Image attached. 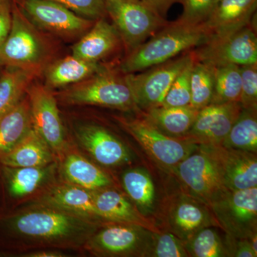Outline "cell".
Instances as JSON below:
<instances>
[{
  "label": "cell",
  "mask_w": 257,
  "mask_h": 257,
  "mask_svg": "<svg viewBox=\"0 0 257 257\" xmlns=\"http://www.w3.org/2000/svg\"><path fill=\"white\" fill-rule=\"evenodd\" d=\"M104 223L52 208L31 205L0 215V250L20 254L33 248H84Z\"/></svg>",
  "instance_id": "obj_1"
},
{
  "label": "cell",
  "mask_w": 257,
  "mask_h": 257,
  "mask_svg": "<svg viewBox=\"0 0 257 257\" xmlns=\"http://www.w3.org/2000/svg\"><path fill=\"white\" fill-rule=\"evenodd\" d=\"M202 25H192L176 21L167 24L149 41L128 52L120 66L124 74L137 73L175 58L193 47L209 41Z\"/></svg>",
  "instance_id": "obj_2"
},
{
  "label": "cell",
  "mask_w": 257,
  "mask_h": 257,
  "mask_svg": "<svg viewBox=\"0 0 257 257\" xmlns=\"http://www.w3.org/2000/svg\"><path fill=\"white\" fill-rule=\"evenodd\" d=\"M40 30L13 0L11 29L0 45V67L23 69L35 77L44 72L50 64L52 52Z\"/></svg>",
  "instance_id": "obj_3"
},
{
  "label": "cell",
  "mask_w": 257,
  "mask_h": 257,
  "mask_svg": "<svg viewBox=\"0 0 257 257\" xmlns=\"http://www.w3.org/2000/svg\"><path fill=\"white\" fill-rule=\"evenodd\" d=\"M183 192L210 207L229 192L215 145H198L197 148L172 171Z\"/></svg>",
  "instance_id": "obj_4"
},
{
  "label": "cell",
  "mask_w": 257,
  "mask_h": 257,
  "mask_svg": "<svg viewBox=\"0 0 257 257\" xmlns=\"http://www.w3.org/2000/svg\"><path fill=\"white\" fill-rule=\"evenodd\" d=\"M68 105H92L121 111L139 110L124 79L106 68L82 82L69 86L57 94Z\"/></svg>",
  "instance_id": "obj_5"
},
{
  "label": "cell",
  "mask_w": 257,
  "mask_h": 257,
  "mask_svg": "<svg viewBox=\"0 0 257 257\" xmlns=\"http://www.w3.org/2000/svg\"><path fill=\"white\" fill-rule=\"evenodd\" d=\"M152 234L139 225L109 221L98 228L84 248L96 256H148Z\"/></svg>",
  "instance_id": "obj_6"
},
{
  "label": "cell",
  "mask_w": 257,
  "mask_h": 257,
  "mask_svg": "<svg viewBox=\"0 0 257 257\" xmlns=\"http://www.w3.org/2000/svg\"><path fill=\"white\" fill-rule=\"evenodd\" d=\"M105 8L128 52L168 24L141 0H105Z\"/></svg>",
  "instance_id": "obj_7"
},
{
  "label": "cell",
  "mask_w": 257,
  "mask_h": 257,
  "mask_svg": "<svg viewBox=\"0 0 257 257\" xmlns=\"http://www.w3.org/2000/svg\"><path fill=\"white\" fill-rule=\"evenodd\" d=\"M195 59L194 52L154 66L140 74H124L134 100L140 111L162 105L169 89L182 69Z\"/></svg>",
  "instance_id": "obj_8"
},
{
  "label": "cell",
  "mask_w": 257,
  "mask_h": 257,
  "mask_svg": "<svg viewBox=\"0 0 257 257\" xmlns=\"http://www.w3.org/2000/svg\"><path fill=\"white\" fill-rule=\"evenodd\" d=\"M116 119L152 160L171 172L197 148V145L164 135L141 115L135 119L116 117Z\"/></svg>",
  "instance_id": "obj_9"
},
{
  "label": "cell",
  "mask_w": 257,
  "mask_h": 257,
  "mask_svg": "<svg viewBox=\"0 0 257 257\" xmlns=\"http://www.w3.org/2000/svg\"><path fill=\"white\" fill-rule=\"evenodd\" d=\"M209 209L226 236L250 239L257 235V187L229 191Z\"/></svg>",
  "instance_id": "obj_10"
},
{
  "label": "cell",
  "mask_w": 257,
  "mask_h": 257,
  "mask_svg": "<svg viewBox=\"0 0 257 257\" xmlns=\"http://www.w3.org/2000/svg\"><path fill=\"white\" fill-rule=\"evenodd\" d=\"M23 13L39 30L66 39L82 37L95 20L76 14L50 0H16Z\"/></svg>",
  "instance_id": "obj_11"
},
{
  "label": "cell",
  "mask_w": 257,
  "mask_h": 257,
  "mask_svg": "<svg viewBox=\"0 0 257 257\" xmlns=\"http://www.w3.org/2000/svg\"><path fill=\"white\" fill-rule=\"evenodd\" d=\"M161 216L167 231L184 243L204 228L219 227L210 209L184 192L165 201Z\"/></svg>",
  "instance_id": "obj_12"
},
{
  "label": "cell",
  "mask_w": 257,
  "mask_h": 257,
  "mask_svg": "<svg viewBox=\"0 0 257 257\" xmlns=\"http://www.w3.org/2000/svg\"><path fill=\"white\" fill-rule=\"evenodd\" d=\"M32 127L52 149L57 160L68 149L57 99L45 86L31 84L27 92Z\"/></svg>",
  "instance_id": "obj_13"
},
{
  "label": "cell",
  "mask_w": 257,
  "mask_h": 257,
  "mask_svg": "<svg viewBox=\"0 0 257 257\" xmlns=\"http://www.w3.org/2000/svg\"><path fill=\"white\" fill-rule=\"evenodd\" d=\"M250 25L232 35L199 47L194 51L196 60L213 67L257 64L256 34Z\"/></svg>",
  "instance_id": "obj_14"
},
{
  "label": "cell",
  "mask_w": 257,
  "mask_h": 257,
  "mask_svg": "<svg viewBox=\"0 0 257 257\" xmlns=\"http://www.w3.org/2000/svg\"><path fill=\"white\" fill-rule=\"evenodd\" d=\"M242 109L239 102L209 104L199 110L182 140L194 145H221Z\"/></svg>",
  "instance_id": "obj_15"
},
{
  "label": "cell",
  "mask_w": 257,
  "mask_h": 257,
  "mask_svg": "<svg viewBox=\"0 0 257 257\" xmlns=\"http://www.w3.org/2000/svg\"><path fill=\"white\" fill-rule=\"evenodd\" d=\"M31 205L52 208L99 222H106L96 210L92 192L64 181H55L51 184L37 194L36 199L32 201Z\"/></svg>",
  "instance_id": "obj_16"
},
{
  "label": "cell",
  "mask_w": 257,
  "mask_h": 257,
  "mask_svg": "<svg viewBox=\"0 0 257 257\" xmlns=\"http://www.w3.org/2000/svg\"><path fill=\"white\" fill-rule=\"evenodd\" d=\"M75 136L81 147L104 167H118L131 160L127 147L103 126L81 125L76 130Z\"/></svg>",
  "instance_id": "obj_17"
},
{
  "label": "cell",
  "mask_w": 257,
  "mask_h": 257,
  "mask_svg": "<svg viewBox=\"0 0 257 257\" xmlns=\"http://www.w3.org/2000/svg\"><path fill=\"white\" fill-rule=\"evenodd\" d=\"M57 162L42 167H11L0 165V174L7 195L13 200L38 194L55 182Z\"/></svg>",
  "instance_id": "obj_18"
},
{
  "label": "cell",
  "mask_w": 257,
  "mask_h": 257,
  "mask_svg": "<svg viewBox=\"0 0 257 257\" xmlns=\"http://www.w3.org/2000/svg\"><path fill=\"white\" fill-rule=\"evenodd\" d=\"M257 0H219L207 21L202 24L209 41L220 40L239 31L251 23Z\"/></svg>",
  "instance_id": "obj_19"
},
{
  "label": "cell",
  "mask_w": 257,
  "mask_h": 257,
  "mask_svg": "<svg viewBox=\"0 0 257 257\" xmlns=\"http://www.w3.org/2000/svg\"><path fill=\"white\" fill-rule=\"evenodd\" d=\"M96 210L106 222L139 225L157 232L158 226L150 217L143 215L130 198L112 187L92 192Z\"/></svg>",
  "instance_id": "obj_20"
},
{
  "label": "cell",
  "mask_w": 257,
  "mask_h": 257,
  "mask_svg": "<svg viewBox=\"0 0 257 257\" xmlns=\"http://www.w3.org/2000/svg\"><path fill=\"white\" fill-rule=\"evenodd\" d=\"M62 181L94 192L112 187L113 181L104 171L69 148L57 160Z\"/></svg>",
  "instance_id": "obj_21"
},
{
  "label": "cell",
  "mask_w": 257,
  "mask_h": 257,
  "mask_svg": "<svg viewBox=\"0 0 257 257\" xmlns=\"http://www.w3.org/2000/svg\"><path fill=\"white\" fill-rule=\"evenodd\" d=\"M215 146L226 188L237 191L257 187L256 153Z\"/></svg>",
  "instance_id": "obj_22"
},
{
  "label": "cell",
  "mask_w": 257,
  "mask_h": 257,
  "mask_svg": "<svg viewBox=\"0 0 257 257\" xmlns=\"http://www.w3.org/2000/svg\"><path fill=\"white\" fill-rule=\"evenodd\" d=\"M121 37L114 25L104 18L95 20L90 30L72 46V55L88 62H99L119 44Z\"/></svg>",
  "instance_id": "obj_23"
},
{
  "label": "cell",
  "mask_w": 257,
  "mask_h": 257,
  "mask_svg": "<svg viewBox=\"0 0 257 257\" xmlns=\"http://www.w3.org/2000/svg\"><path fill=\"white\" fill-rule=\"evenodd\" d=\"M104 69L99 62H88L72 55L67 56L47 66L44 71L45 86L50 89L69 87Z\"/></svg>",
  "instance_id": "obj_24"
},
{
  "label": "cell",
  "mask_w": 257,
  "mask_h": 257,
  "mask_svg": "<svg viewBox=\"0 0 257 257\" xmlns=\"http://www.w3.org/2000/svg\"><path fill=\"white\" fill-rule=\"evenodd\" d=\"M199 111L190 105L178 107L158 106L140 113L164 135L182 140L192 128Z\"/></svg>",
  "instance_id": "obj_25"
},
{
  "label": "cell",
  "mask_w": 257,
  "mask_h": 257,
  "mask_svg": "<svg viewBox=\"0 0 257 257\" xmlns=\"http://www.w3.org/2000/svg\"><path fill=\"white\" fill-rule=\"evenodd\" d=\"M32 128L26 94L13 109L0 116V160L14 150Z\"/></svg>",
  "instance_id": "obj_26"
},
{
  "label": "cell",
  "mask_w": 257,
  "mask_h": 257,
  "mask_svg": "<svg viewBox=\"0 0 257 257\" xmlns=\"http://www.w3.org/2000/svg\"><path fill=\"white\" fill-rule=\"evenodd\" d=\"M57 162L48 144L32 128L14 150L0 160V165L11 167H42Z\"/></svg>",
  "instance_id": "obj_27"
},
{
  "label": "cell",
  "mask_w": 257,
  "mask_h": 257,
  "mask_svg": "<svg viewBox=\"0 0 257 257\" xmlns=\"http://www.w3.org/2000/svg\"><path fill=\"white\" fill-rule=\"evenodd\" d=\"M123 188L143 215L149 217L155 209L156 194L151 176L142 168L125 171L121 176Z\"/></svg>",
  "instance_id": "obj_28"
},
{
  "label": "cell",
  "mask_w": 257,
  "mask_h": 257,
  "mask_svg": "<svg viewBox=\"0 0 257 257\" xmlns=\"http://www.w3.org/2000/svg\"><path fill=\"white\" fill-rule=\"evenodd\" d=\"M35 76L15 67H6L0 74V116L25 97Z\"/></svg>",
  "instance_id": "obj_29"
},
{
  "label": "cell",
  "mask_w": 257,
  "mask_h": 257,
  "mask_svg": "<svg viewBox=\"0 0 257 257\" xmlns=\"http://www.w3.org/2000/svg\"><path fill=\"white\" fill-rule=\"evenodd\" d=\"M257 109L242 108L221 146L256 153Z\"/></svg>",
  "instance_id": "obj_30"
},
{
  "label": "cell",
  "mask_w": 257,
  "mask_h": 257,
  "mask_svg": "<svg viewBox=\"0 0 257 257\" xmlns=\"http://www.w3.org/2000/svg\"><path fill=\"white\" fill-rule=\"evenodd\" d=\"M214 92L210 104L239 102L241 78L240 66L214 67Z\"/></svg>",
  "instance_id": "obj_31"
},
{
  "label": "cell",
  "mask_w": 257,
  "mask_h": 257,
  "mask_svg": "<svg viewBox=\"0 0 257 257\" xmlns=\"http://www.w3.org/2000/svg\"><path fill=\"white\" fill-rule=\"evenodd\" d=\"M214 67L194 60L190 76V106L202 109L210 104L214 92Z\"/></svg>",
  "instance_id": "obj_32"
},
{
  "label": "cell",
  "mask_w": 257,
  "mask_h": 257,
  "mask_svg": "<svg viewBox=\"0 0 257 257\" xmlns=\"http://www.w3.org/2000/svg\"><path fill=\"white\" fill-rule=\"evenodd\" d=\"M184 243L189 256H229L224 241L213 226L201 229Z\"/></svg>",
  "instance_id": "obj_33"
},
{
  "label": "cell",
  "mask_w": 257,
  "mask_h": 257,
  "mask_svg": "<svg viewBox=\"0 0 257 257\" xmlns=\"http://www.w3.org/2000/svg\"><path fill=\"white\" fill-rule=\"evenodd\" d=\"M194 60L195 59L189 62L177 76L161 106L178 107L190 105V76Z\"/></svg>",
  "instance_id": "obj_34"
},
{
  "label": "cell",
  "mask_w": 257,
  "mask_h": 257,
  "mask_svg": "<svg viewBox=\"0 0 257 257\" xmlns=\"http://www.w3.org/2000/svg\"><path fill=\"white\" fill-rule=\"evenodd\" d=\"M148 256L188 257L182 240L170 232L160 230L152 234V242Z\"/></svg>",
  "instance_id": "obj_35"
},
{
  "label": "cell",
  "mask_w": 257,
  "mask_h": 257,
  "mask_svg": "<svg viewBox=\"0 0 257 257\" xmlns=\"http://www.w3.org/2000/svg\"><path fill=\"white\" fill-rule=\"evenodd\" d=\"M183 5V13L177 21L192 25L205 23L219 0H178Z\"/></svg>",
  "instance_id": "obj_36"
},
{
  "label": "cell",
  "mask_w": 257,
  "mask_h": 257,
  "mask_svg": "<svg viewBox=\"0 0 257 257\" xmlns=\"http://www.w3.org/2000/svg\"><path fill=\"white\" fill-rule=\"evenodd\" d=\"M241 89L239 103L244 109H257V64L240 66Z\"/></svg>",
  "instance_id": "obj_37"
},
{
  "label": "cell",
  "mask_w": 257,
  "mask_h": 257,
  "mask_svg": "<svg viewBox=\"0 0 257 257\" xmlns=\"http://www.w3.org/2000/svg\"><path fill=\"white\" fill-rule=\"evenodd\" d=\"M63 5L76 14L96 20L103 18L106 13L105 0H50Z\"/></svg>",
  "instance_id": "obj_38"
},
{
  "label": "cell",
  "mask_w": 257,
  "mask_h": 257,
  "mask_svg": "<svg viewBox=\"0 0 257 257\" xmlns=\"http://www.w3.org/2000/svg\"><path fill=\"white\" fill-rule=\"evenodd\" d=\"M226 237L224 243L229 253V256H257V253L253 251L249 239H235L226 235Z\"/></svg>",
  "instance_id": "obj_39"
},
{
  "label": "cell",
  "mask_w": 257,
  "mask_h": 257,
  "mask_svg": "<svg viewBox=\"0 0 257 257\" xmlns=\"http://www.w3.org/2000/svg\"><path fill=\"white\" fill-rule=\"evenodd\" d=\"M13 0H0V45L8 37L13 20Z\"/></svg>",
  "instance_id": "obj_40"
},
{
  "label": "cell",
  "mask_w": 257,
  "mask_h": 257,
  "mask_svg": "<svg viewBox=\"0 0 257 257\" xmlns=\"http://www.w3.org/2000/svg\"><path fill=\"white\" fill-rule=\"evenodd\" d=\"M141 1L148 5L154 11L156 12L157 14L163 18L172 5L178 0H141Z\"/></svg>",
  "instance_id": "obj_41"
},
{
  "label": "cell",
  "mask_w": 257,
  "mask_h": 257,
  "mask_svg": "<svg viewBox=\"0 0 257 257\" xmlns=\"http://www.w3.org/2000/svg\"><path fill=\"white\" fill-rule=\"evenodd\" d=\"M23 257H65L67 256L65 253L60 249L53 248H42V249L33 250L32 251L21 253L19 255Z\"/></svg>",
  "instance_id": "obj_42"
}]
</instances>
